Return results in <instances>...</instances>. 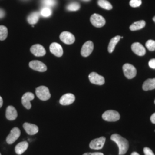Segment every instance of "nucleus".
<instances>
[{"label": "nucleus", "instance_id": "1", "mask_svg": "<svg viewBox=\"0 0 155 155\" xmlns=\"http://www.w3.org/2000/svg\"><path fill=\"white\" fill-rule=\"evenodd\" d=\"M110 139L116 143L119 148V155H125L129 149V143L127 140L118 134H113Z\"/></svg>", "mask_w": 155, "mask_h": 155}, {"label": "nucleus", "instance_id": "2", "mask_svg": "<svg viewBox=\"0 0 155 155\" xmlns=\"http://www.w3.org/2000/svg\"><path fill=\"white\" fill-rule=\"evenodd\" d=\"M36 94L39 99L42 101H47L51 98L50 90L45 86H39L36 89Z\"/></svg>", "mask_w": 155, "mask_h": 155}, {"label": "nucleus", "instance_id": "3", "mask_svg": "<svg viewBox=\"0 0 155 155\" xmlns=\"http://www.w3.org/2000/svg\"><path fill=\"white\" fill-rule=\"evenodd\" d=\"M102 118L108 122H116L120 120V115L116 111L109 110L104 113L102 114Z\"/></svg>", "mask_w": 155, "mask_h": 155}, {"label": "nucleus", "instance_id": "4", "mask_svg": "<svg viewBox=\"0 0 155 155\" xmlns=\"http://www.w3.org/2000/svg\"><path fill=\"white\" fill-rule=\"evenodd\" d=\"M122 68L124 75L127 79H130L136 77L137 74V70L133 65L127 63L123 66Z\"/></svg>", "mask_w": 155, "mask_h": 155}, {"label": "nucleus", "instance_id": "5", "mask_svg": "<svg viewBox=\"0 0 155 155\" xmlns=\"http://www.w3.org/2000/svg\"><path fill=\"white\" fill-rule=\"evenodd\" d=\"M90 21L94 27L97 28H101L105 25V19L98 14H93L90 17Z\"/></svg>", "mask_w": 155, "mask_h": 155}, {"label": "nucleus", "instance_id": "6", "mask_svg": "<svg viewBox=\"0 0 155 155\" xmlns=\"http://www.w3.org/2000/svg\"><path fill=\"white\" fill-rule=\"evenodd\" d=\"M21 132L20 130L18 127H13L9 133V134L7 136L6 141L8 144H12L14 143L18 137L20 136Z\"/></svg>", "mask_w": 155, "mask_h": 155}, {"label": "nucleus", "instance_id": "7", "mask_svg": "<svg viewBox=\"0 0 155 155\" xmlns=\"http://www.w3.org/2000/svg\"><path fill=\"white\" fill-rule=\"evenodd\" d=\"M105 141L106 138L105 137H101L100 138L94 139L90 142L89 147L92 150H101L104 147Z\"/></svg>", "mask_w": 155, "mask_h": 155}, {"label": "nucleus", "instance_id": "8", "mask_svg": "<svg viewBox=\"0 0 155 155\" xmlns=\"http://www.w3.org/2000/svg\"><path fill=\"white\" fill-rule=\"evenodd\" d=\"M89 78L90 82L97 85H103L105 82V78L100 75L97 72H93L90 74Z\"/></svg>", "mask_w": 155, "mask_h": 155}, {"label": "nucleus", "instance_id": "9", "mask_svg": "<svg viewBox=\"0 0 155 155\" xmlns=\"http://www.w3.org/2000/svg\"><path fill=\"white\" fill-rule=\"evenodd\" d=\"M30 68L39 72H45L47 70V67L45 63L39 61H32L29 63Z\"/></svg>", "mask_w": 155, "mask_h": 155}, {"label": "nucleus", "instance_id": "10", "mask_svg": "<svg viewBox=\"0 0 155 155\" xmlns=\"http://www.w3.org/2000/svg\"><path fill=\"white\" fill-rule=\"evenodd\" d=\"M60 39L62 42L66 45H72L75 42V36L72 33L67 31L63 32L61 34Z\"/></svg>", "mask_w": 155, "mask_h": 155}, {"label": "nucleus", "instance_id": "11", "mask_svg": "<svg viewBox=\"0 0 155 155\" xmlns=\"http://www.w3.org/2000/svg\"><path fill=\"white\" fill-rule=\"evenodd\" d=\"M34 98H35V95L33 93L30 92L25 93L23 95L21 98L22 105L24 106L26 109H30L32 107L31 101L33 100Z\"/></svg>", "mask_w": 155, "mask_h": 155}, {"label": "nucleus", "instance_id": "12", "mask_svg": "<svg viewBox=\"0 0 155 155\" xmlns=\"http://www.w3.org/2000/svg\"><path fill=\"white\" fill-rule=\"evenodd\" d=\"M94 49V44L92 41H88L86 42L82 46L81 50V55L83 57L89 56L93 52Z\"/></svg>", "mask_w": 155, "mask_h": 155}, {"label": "nucleus", "instance_id": "13", "mask_svg": "<svg viewBox=\"0 0 155 155\" xmlns=\"http://www.w3.org/2000/svg\"><path fill=\"white\" fill-rule=\"evenodd\" d=\"M75 97L74 94L71 93H67V94L63 95L59 101L60 104L61 105H69L72 104V103L75 101Z\"/></svg>", "mask_w": 155, "mask_h": 155}, {"label": "nucleus", "instance_id": "14", "mask_svg": "<svg viewBox=\"0 0 155 155\" xmlns=\"http://www.w3.org/2000/svg\"><path fill=\"white\" fill-rule=\"evenodd\" d=\"M31 52L36 56H43L46 54V51L43 46L41 45L37 44L32 45L31 48Z\"/></svg>", "mask_w": 155, "mask_h": 155}, {"label": "nucleus", "instance_id": "15", "mask_svg": "<svg viewBox=\"0 0 155 155\" xmlns=\"http://www.w3.org/2000/svg\"><path fill=\"white\" fill-rule=\"evenodd\" d=\"M51 52L57 57H61L63 54V50L61 45L57 43H52L50 45Z\"/></svg>", "mask_w": 155, "mask_h": 155}, {"label": "nucleus", "instance_id": "16", "mask_svg": "<svg viewBox=\"0 0 155 155\" xmlns=\"http://www.w3.org/2000/svg\"><path fill=\"white\" fill-rule=\"evenodd\" d=\"M23 127L27 134L29 135H31V136L35 135L39 132L38 127L35 124H32L25 122L23 124Z\"/></svg>", "mask_w": 155, "mask_h": 155}, {"label": "nucleus", "instance_id": "17", "mask_svg": "<svg viewBox=\"0 0 155 155\" xmlns=\"http://www.w3.org/2000/svg\"><path fill=\"white\" fill-rule=\"evenodd\" d=\"M132 50L133 52L136 54L137 55L142 56L145 55L146 54V50L143 47V45L139 43H134L132 45Z\"/></svg>", "mask_w": 155, "mask_h": 155}, {"label": "nucleus", "instance_id": "18", "mask_svg": "<svg viewBox=\"0 0 155 155\" xmlns=\"http://www.w3.org/2000/svg\"><path fill=\"white\" fill-rule=\"evenodd\" d=\"M6 117L8 120L13 121L17 117L16 109L12 106H9L6 110Z\"/></svg>", "mask_w": 155, "mask_h": 155}, {"label": "nucleus", "instance_id": "19", "mask_svg": "<svg viewBox=\"0 0 155 155\" xmlns=\"http://www.w3.org/2000/svg\"><path fill=\"white\" fill-rule=\"evenodd\" d=\"M29 144L27 141H22L17 145L15 147V152L17 155H22L28 149Z\"/></svg>", "mask_w": 155, "mask_h": 155}, {"label": "nucleus", "instance_id": "20", "mask_svg": "<svg viewBox=\"0 0 155 155\" xmlns=\"http://www.w3.org/2000/svg\"><path fill=\"white\" fill-rule=\"evenodd\" d=\"M40 16V14L39 12H34L28 16L27 21L28 23L31 25H35L38 22Z\"/></svg>", "mask_w": 155, "mask_h": 155}, {"label": "nucleus", "instance_id": "21", "mask_svg": "<svg viewBox=\"0 0 155 155\" xmlns=\"http://www.w3.org/2000/svg\"><path fill=\"white\" fill-rule=\"evenodd\" d=\"M155 89V78L148 79L146 80L143 85V89L144 91L152 90Z\"/></svg>", "mask_w": 155, "mask_h": 155}, {"label": "nucleus", "instance_id": "22", "mask_svg": "<svg viewBox=\"0 0 155 155\" xmlns=\"http://www.w3.org/2000/svg\"><path fill=\"white\" fill-rule=\"evenodd\" d=\"M120 39H121V36H117L116 37L111 39L110 41L108 46V51L109 53H112L113 52V51L115 49L116 45L118 43Z\"/></svg>", "mask_w": 155, "mask_h": 155}, {"label": "nucleus", "instance_id": "23", "mask_svg": "<svg viewBox=\"0 0 155 155\" xmlns=\"http://www.w3.org/2000/svg\"><path fill=\"white\" fill-rule=\"evenodd\" d=\"M146 22L144 20H140L137 22H134L130 26V29L132 31H137L139 29H141L144 28L145 26Z\"/></svg>", "mask_w": 155, "mask_h": 155}, {"label": "nucleus", "instance_id": "24", "mask_svg": "<svg viewBox=\"0 0 155 155\" xmlns=\"http://www.w3.org/2000/svg\"><path fill=\"white\" fill-rule=\"evenodd\" d=\"M40 16H41L43 17H49L51 16L52 14V11L51 8L47 7V6H43L40 11Z\"/></svg>", "mask_w": 155, "mask_h": 155}, {"label": "nucleus", "instance_id": "25", "mask_svg": "<svg viewBox=\"0 0 155 155\" xmlns=\"http://www.w3.org/2000/svg\"><path fill=\"white\" fill-rule=\"evenodd\" d=\"M98 4L100 7L106 10H111L113 8L110 3L106 0H98Z\"/></svg>", "mask_w": 155, "mask_h": 155}, {"label": "nucleus", "instance_id": "26", "mask_svg": "<svg viewBox=\"0 0 155 155\" xmlns=\"http://www.w3.org/2000/svg\"><path fill=\"white\" fill-rule=\"evenodd\" d=\"M80 4L77 2H72L67 6L66 9L68 11H77L80 9Z\"/></svg>", "mask_w": 155, "mask_h": 155}, {"label": "nucleus", "instance_id": "27", "mask_svg": "<svg viewBox=\"0 0 155 155\" xmlns=\"http://www.w3.org/2000/svg\"><path fill=\"white\" fill-rule=\"evenodd\" d=\"M8 34V29L4 25H0V40H5Z\"/></svg>", "mask_w": 155, "mask_h": 155}, {"label": "nucleus", "instance_id": "28", "mask_svg": "<svg viewBox=\"0 0 155 155\" xmlns=\"http://www.w3.org/2000/svg\"><path fill=\"white\" fill-rule=\"evenodd\" d=\"M41 3L44 6L51 8L57 5V0H41Z\"/></svg>", "mask_w": 155, "mask_h": 155}, {"label": "nucleus", "instance_id": "29", "mask_svg": "<svg viewBox=\"0 0 155 155\" xmlns=\"http://www.w3.org/2000/svg\"><path fill=\"white\" fill-rule=\"evenodd\" d=\"M146 47L150 51H155V41L153 40H149L146 42Z\"/></svg>", "mask_w": 155, "mask_h": 155}, {"label": "nucleus", "instance_id": "30", "mask_svg": "<svg viewBox=\"0 0 155 155\" xmlns=\"http://www.w3.org/2000/svg\"><path fill=\"white\" fill-rule=\"evenodd\" d=\"M142 1L141 0H130V5L133 8L139 7L141 5Z\"/></svg>", "mask_w": 155, "mask_h": 155}, {"label": "nucleus", "instance_id": "31", "mask_svg": "<svg viewBox=\"0 0 155 155\" xmlns=\"http://www.w3.org/2000/svg\"><path fill=\"white\" fill-rule=\"evenodd\" d=\"M144 153L145 155H155L153 151L148 147H145L144 148Z\"/></svg>", "mask_w": 155, "mask_h": 155}, {"label": "nucleus", "instance_id": "32", "mask_svg": "<svg viewBox=\"0 0 155 155\" xmlns=\"http://www.w3.org/2000/svg\"><path fill=\"white\" fill-rule=\"evenodd\" d=\"M149 66L151 68L155 69V59H152L149 61Z\"/></svg>", "mask_w": 155, "mask_h": 155}, {"label": "nucleus", "instance_id": "33", "mask_svg": "<svg viewBox=\"0 0 155 155\" xmlns=\"http://www.w3.org/2000/svg\"><path fill=\"white\" fill-rule=\"evenodd\" d=\"M83 155H104V153L101 152H94V153H85Z\"/></svg>", "mask_w": 155, "mask_h": 155}, {"label": "nucleus", "instance_id": "34", "mask_svg": "<svg viewBox=\"0 0 155 155\" xmlns=\"http://www.w3.org/2000/svg\"><path fill=\"white\" fill-rule=\"evenodd\" d=\"M5 15V11L1 9H0V18H3Z\"/></svg>", "mask_w": 155, "mask_h": 155}, {"label": "nucleus", "instance_id": "35", "mask_svg": "<svg viewBox=\"0 0 155 155\" xmlns=\"http://www.w3.org/2000/svg\"><path fill=\"white\" fill-rule=\"evenodd\" d=\"M150 121L152 122L153 124H155V113H153L150 118Z\"/></svg>", "mask_w": 155, "mask_h": 155}, {"label": "nucleus", "instance_id": "36", "mask_svg": "<svg viewBox=\"0 0 155 155\" xmlns=\"http://www.w3.org/2000/svg\"><path fill=\"white\" fill-rule=\"evenodd\" d=\"M2 105H3V100L2 97L0 96V108L2 106Z\"/></svg>", "mask_w": 155, "mask_h": 155}, {"label": "nucleus", "instance_id": "37", "mask_svg": "<svg viewBox=\"0 0 155 155\" xmlns=\"http://www.w3.org/2000/svg\"><path fill=\"white\" fill-rule=\"evenodd\" d=\"M131 155H139V153H137V152H133L132 154H131Z\"/></svg>", "mask_w": 155, "mask_h": 155}, {"label": "nucleus", "instance_id": "38", "mask_svg": "<svg viewBox=\"0 0 155 155\" xmlns=\"http://www.w3.org/2000/svg\"><path fill=\"white\" fill-rule=\"evenodd\" d=\"M83 1H86V2H88V1H90V0H82Z\"/></svg>", "mask_w": 155, "mask_h": 155}, {"label": "nucleus", "instance_id": "39", "mask_svg": "<svg viewBox=\"0 0 155 155\" xmlns=\"http://www.w3.org/2000/svg\"><path fill=\"white\" fill-rule=\"evenodd\" d=\"M153 21H154V22H155V16L153 18Z\"/></svg>", "mask_w": 155, "mask_h": 155}, {"label": "nucleus", "instance_id": "40", "mask_svg": "<svg viewBox=\"0 0 155 155\" xmlns=\"http://www.w3.org/2000/svg\"><path fill=\"white\" fill-rule=\"evenodd\" d=\"M0 155H1V153H0Z\"/></svg>", "mask_w": 155, "mask_h": 155}, {"label": "nucleus", "instance_id": "41", "mask_svg": "<svg viewBox=\"0 0 155 155\" xmlns=\"http://www.w3.org/2000/svg\"></svg>", "mask_w": 155, "mask_h": 155}, {"label": "nucleus", "instance_id": "42", "mask_svg": "<svg viewBox=\"0 0 155 155\" xmlns=\"http://www.w3.org/2000/svg\"></svg>", "mask_w": 155, "mask_h": 155}]
</instances>
